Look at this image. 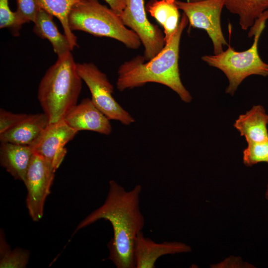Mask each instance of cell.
Wrapping results in <instances>:
<instances>
[{"label":"cell","instance_id":"ba28073f","mask_svg":"<svg viewBox=\"0 0 268 268\" xmlns=\"http://www.w3.org/2000/svg\"><path fill=\"white\" fill-rule=\"evenodd\" d=\"M124 24L138 36L144 47V58L149 61L155 57L165 45L164 34L148 20L143 0H127L120 14Z\"/></svg>","mask_w":268,"mask_h":268},{"label":"cell","instance_id":"7402d4cb","mask_svg":"<svg viewBox=\"0 0 268 268\" xmlns=\"http://www.w3.org/2000/svg\"><path fill=\"white\" fill-rule=\"evenodd\" d=\"M243 160L248 167L260 162L268 163V140L260 142L248 143L243 151Z\"/></svg>","mask_w":268,"mask_h":268},{"label":"cell","instance_id":"603a6c76","mask_svg":"<svg viewBox=\"0 0 268 268\" xmlns=\"http://www.w3.org/2000/svg\"><path fill=\"white\" fill-rule=\"evenodd\" d=\"M28 114H16L0 109V134L12 128L22 121Z\"/></svg>","mask_w":268,"mask_h":268},{"label":"cell","instance_id":"7c38bea8","mask_svg":"<svg viewBox=\"0 0 268 268\" xmlns=\"http://www.w3.org/2000/svg\"><path fill=\"white\" fill-rule=\"evenodd\" d=\"M191 248L179 242H164L157 243L145 237L142 231L137 235L134 248L135 268H154L156 260L165 255L187 253Z\"/></svg>","mask_w":268,"mask_h":268},{"label":"cell","instance_id":"ac0fdd59","mask_svg":"<svg viewBox=\"0 0 268 268\" xmlns=\"http://www.w3.org/2000/svg\"><path fill=\"white\" fill-rule=\"evenodd\" d=\"M224 6L239 17L244 30L251 27L255 20L268 9V0H222Z\"/></svg>","mask_w":268,"mask_h":268},{"label":"cell","instance_id":"8992f818","mask_svg":"<svg viewBox=\"0 0 268 268\" xmlns=\"http://www.w3.org/2000/svg\"><path fill=\"white\" fill-rule=\"evenodd\" d=\"M77 72L86 84L95 106L110 120L125 125L135 122L134 118L116 101L112 95L114 87L106 74L92 63H77Z\"/></svg>","mask_w":268,"mask_h":268},{"label":"cell","instance_id":"4316f807","mask_svg":"<svg viewBox=\"0 0 268 268\" xmlns=\"http://www.w3.org/2000/svg\"><path fill=\"white\" fill-rule=\"evenodd\" d=\"M202 0H187V1L189 2H196V1H199Z\"/></svg>","mask_w":268,"mask_h":268},{"label":"cell","instance_id":"9c48e42d","mask_svg":"<svg viewBox=\"0 0 268 268\" xmlns=\"http://www.w3.org/2000/svg\"><path fill=\"white\" fill-rule=\"evenodd\" d=\"M55 172L45 160L34 152L23 182L27 190V208L34 221L43 217L45 201L50 194Z\"/></svg>","mask_w":268,"mask_h":268},{"label":"cell","instance_id":"d4e9b609","mask_svg":"<svg viewBox=\"0 0 268 268\" xmlns=\"http://www.w3.org/2000/svg\"><path fill=\"white\" fill-rule=\"evenodd\" d=\"M104 0L108 4L110 8H111L120 15L125 7L127 0Z\"/></svg>","mask_w":268,"mask_h":268},{"label":"cell","instance_id":"e0dca14e","mask_svg":"<svg viewBox=\"0 0 268 268\" xmlns=\"http://www.w3.org/2000/svg\"><path fill=\"white\" fill-rule=\"evenodd\" d=\"M176 0H151L146 5V10L163 27L165 43L177 29L180 21Z\"/></svg>","mask_w":268,"mask_h":268},{"label":"cell","instance_id":"6da1fadb","mask_svg":"<svg viewBox=\"0 0 268 268\" xmlns=\"http://www.w3.org/2000/svg\"><path fill=\"white\" fill-rule=\"evenodd\" d=\"M109 184V192L103 204L80 222L73 234L99 219L109 221L114 237L108 244V259L117 268H134L135 241L144 224L139 206L142 188L137 185L131 191H126L114 180Z\"/></svg>","mask_w":268,"mask_h":268},{"label":"cell","instance_id":"7a4b0ae2","mask_svg":"<svg viewBox=\"0 0 268 268\" xmlns=\"http://www.w3.org/2000/svg\"><path fill=\"white\" fill-rule=\"evenodd\" d=\"M188 23L187 17L183 13L177 29L158 54L146 62L143 56L138 55L122 64L118 70V89L123 91L155 82L168 87L183 101L190 103L192 97L181 81L179 69L181 37Z\"/></svg>","mask_w":268,"mask_h":268},{"label":"cell","instance_id":"4fadbf2b","mask_svg":"<svg viewBox=\"0 0 268 268\" xmlns=\"http://www.w3.org/2000/svg\"><path fill=\"white\" fill-rule=\"evenodd\" d=\"M49 124L44 113L29 114L19 124L0 134V142L31 146Z\"/></svg>","mask_w":268,"mask_h":268},{"label":"cell","instance_id":"5b68a950","mask_svg":"<svg viewBox=\"0 0 268 268\" xmlns=\"http://www.w3.org/2000/svg\"><path fill=\"white\" fill-rule=\"evenodd\" d=\"M68 24L72 31L111 38L129 48L136 49L141 43L136 34L124 24L117 12L98 0H82L76 4L69 12Z\"/></svg>","mask_w":268,"mask_h":268},{"label":"cell","instance_id":"d6986e66","mask_svg":"<svg viewBox=\"0 0 268 268\" xmlns=\"http://www.w3.org/2000/svg\"><path fill=\"white\" fill-rule=\"evenodd\" d=\"M82 0H38L42 9L60 21L64 32L73 49L78 46L77 38L70 28L68 15L71 9Z\"/></svg>","mask_w":268,"mask_h":268},{"label":"cell","instance_id":"5bb4252c","mask_svg":"<svg viewBox=\"0 0 268 268\" xmlns=\"http://www.w3.org/2000/svg\"><path fill=\"white\" fill-rule=\"evenodd\" d=\"M33 154L31 146L0 142V165L15 179L24 182Z\"/></svg>","mask_w":268,"mask_h":268},{"label":"cell","instance_id":"30bf717a","mask_svg":"<svg viewBox=\"0 0 268 268\" xmlns=\"http://www.w3.org/2000/svg\"><path fill=\"white\" fill-rule=\"evenodd\" d=\"M78 132L64 120L49 123L31 147L33 152L41 156L56 171L67 153L65 145Z\"/></svg>","mask_w":268,"mask_h":268},{"label":"cell","instance_id":"484cf974","mask_svg":"<svg viewBox=\"0 0 268 268\" xmlns=\"http://www.w3.org/2000/svg\"><path fill=\"white\" fill-rule=\"evenodd\" d=\"M265 197H266V199L267 200H268V184L267 185V189H266V191Z\"/></svg>","mask_w":268,"mask_h":268},{"label":"cell","instance_id":"9a60e30c","mask_svg":"<svg viewBox=\"0 0 268 268\" xmlns=\"http://www.w3.org/2000/svg\"><path fill=\"white\" fill-rule=\"evenodd\" d=\"M268 115L264 108L256 105L245 114L240 115L234 126L249 143L268 140Z\"/></svg>","mask_w":268,"mask_h":268},{"label":"cell","instance_id":"2e32d148","mask_svg":"<svg viewBox=\"0 0 268 268\" xmlns=\"http://www.w3.org/2000/svg\"><path fill=\"white\" fill-rule=\"evenodd\" d=\"M53 16L41 8L33 22V31L40 38L47 39L59 57L71 52L73 48L67 36L59 31L53 20Z\"/></svg>","mask_w":268,"mask_h":268},{"label":"cell","instance_id":"3957f363","mask_svg":"<svg viewBox=\"0 0 268 268\" xmlns=\"http://www.w3.org/2000/svg\"><path fill=\"white\" fill-rule=\"evenodd\" d=\"M82 80L71 52L58 57L47 69L40 82L37 98L49 123L63 120L77 104Z\"/></svg>","mask_w":268,"mask_h":268},{"label":"cell","instance_id":"ffe728a7","mask_svg":"<svg viewBox=\"0 0 268 268\" xmlns=\"http://www.w3.org/2000/svg\"><path fill=\"white\" fill-rule=\"evenodd\" d=\"M17 7L15 14L14 34L18 33L21 26L26 23L34 22L39 11L42 8L38 0H16Z\"/></svg>","mask_w":268,"mask_h":268},{"label":"cell","instance_id":"44dd1931","mask_svg":"<svg viewBox=\"0 0 268 268\" xmlns=\"http://www.w3.org/2000/svg\"><path fill=\"white\" fill-rule=\"evenodd\" d=\"M3 238H0V268H25L29 256L28 252L19 249L9 250Z\"/></svg>","mask_w":268,"mask_h":268},{"label":"cell","instance_id":"277c9868","mask_svg":"<svg viewBox=\"0 0 268 268\" xmlns=\"http://www.w3.org/2000/svg\"><path fill=\"white\" fill-rule=\"evenodd\" d=\"M268 19V9L255 20L251 27L248 37L254 36V39L248 49L238 52L228 45L226 50L218 54L201 57L203 61L221 70L226 76L229 81L226 93L233 95L240 83L250 75L268 76V64L262 60L258 51L260 37Z\"/></svg>","mask_w":268,"mask_h":268},{"label":"cell","instance_id":"8fae6325","mask_svg":"<svg viewBox=\"0 0 268 268\" xmlns=\"http://www.w3.org/2000/svg\"><path fill=\"white\" fill-rule=\"evenodd\" d=\"M64 120L77 131H89L109 135L112 132L110 120L87 98L72 107Z\"/></svg>","mask_w":268,"mask_h":268},{"label":"cell","instance_id":"52a82bcc","mask_svg":"<svg viewBox=\"0 0 268 268\" xmlns=\"http://www.w3.org/2000/svg\"><path fill=\"white\" fill-rule=\"evenodd\" d=\"M179 9L187 17L190 27L205 30L211 40L214 55L223 51L228 43L222 31L220 17L222 0H202L196 2L176 0Z\"/></svg>","mask_w":268,"mask_h":268},{"label":"cell","instance_id":"cb8c5ba5","mask_svg":"<svg viewBox=\"0 0 268 268\" xmlns=\"http://www.w3.org/2000/svg\"><path fill=\"white\" fill-rule=\"evenodd\" d=\"M14 11L11 10L9 0H0V28L13 29L15 25Z\"/></svg>","mask_w":268,"mask_h":268}]
</instances>
